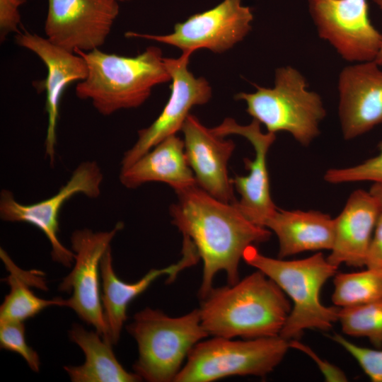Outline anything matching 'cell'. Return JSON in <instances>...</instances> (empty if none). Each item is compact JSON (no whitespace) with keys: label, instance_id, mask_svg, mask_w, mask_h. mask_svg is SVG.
Segmentation results:
<instances>
[{"label":"cell","instance_id":"obj_1","mask_svg":"<svg viewBox=\"0 0 382 382\" xmlns=\"http://www.w3.org/2000/svg\"><path fill=\"white\" fill-rule=\"evenodd\" d=\"M176 194L178 202L170 207L172 223L191 239L203 262L198 291L202 300L214 288L219 272H226L228 284L238 282L239 262L245 249L268 241L272 233L250 221L237 201L224 202L197 185Z\"/></svg>","mask_w":382,"mask_h":382},{"label":"cell","instance_id":"obj_2","mask_svg":"<svg viewBox=\"0 0 382 382\" xmlns=\"http://www.w3.org/2000/svg\"><path fill=\"white\" fill-rule=\"evenodd\" d=\"M199 309L209 335L254 339L279 335L291 306L282 289L257 270L234 284L213 288Z\"/></svg>","mask_w":382,"mask_h":382},{"label":"cell","instance_id":"obj_3","mask_svg":"<svg viewBox=\"0 0 382 382\" xmlns=\"http://www.w3.org/2000/svg\"><path fill=\"white\" fill-rule=\"evenodd\" d=\"M86 62L88 74L75 88L76 96L91 101L103 115L141 105L157 85L171 81L162 50L148 47L135 57L110 54L96 49L76 50Z\"/></svg>","mask_w":382,"mask_h":382},{"label":"cell","instance_id":"obj_4","mask_svg":"<svg viewBox=\"0 0 382 382\" xmlns=\"http://www.w3.org/2000/svg\"><path fill=\"white\" fill-rule=\"evenodd\" d=\"M243 259L273 280L293 302L279 336L286 340L299 339L307 329L328 330L338 320L340 307L326 306L320 299L325 283L337 272L321 253L294 260L275 259L260 253L253 245Z\"/></svg>","mask_w":382,"mask_h":382},{"label":"cell","instance_id":"obj_5","mask_svg":"<svg viewBox=\"0 0 382 382\" xmlns=\"http://www.w3.org/2000/svg\"><path fill=\"white\" fill-rule=\"evenodd\" d=\"M127 330L138 347L134 372L149 382L174 381L192 347L209 336L199 308L170 317L146 307L135 313Z\"/></svg>","mask_w":382,"mask_h":382},{"label":"cell","instance_id":"obj_6","mask_svg":"<svg viewBox=\"0 0 382 382\" xmlns=\"http://www.w3.org/2000/svg\"><path fill=\"white\" fill-rule=\"evenodd\" d=\"M254 85L255 92L238 93L235 99L244 100L247 112L267 132H289L303 146L319 135L326 110L320 95L308 89L307 81L298 69L289 65L277 68L272 88Z\"/></svg>","mask_w":382,"mask_h":382},{"label":"cell","instance_id":"obj_7","mask_svg":"<svg viewBox=\"0 0 382 382\" xmlns=\"http://www.w3.org/2000/svg\"><path fill=\"white\" fill-rule=\"evenodd\" d=\"M290 349L281 336L236 340L213 337L197 343L174 382H211L231 376H265Z\"/></svg>","mask_w":382,"mask_h":382},{"label":"cell","instance_id":"obj_8","mask_svg":"<svg viewBox=\"0 0 382 382\" xmlns=\"http://www.w3.org/2000/svg\"><path fill=\"white\" fill-rule=\"evenodd\" d=\"M103 180L102 170L96 161L81 163L68 181L56 194L42 201L24 204L18 202L12 192L2 190L0 194V217L9 222H25L40 229L51 245L52 260L64 267L74 262V254L58 238L59 215L64 203L77 194L90 198L99 197Z\"/></svg>","mask_w":382,"mask_h":382},{"label":"cell","instance_id":"obj_9","mask_svg":"<svg viewBox=\"0 0 382 382\" xmlns=\"http://www.w3.org/2000/svg\"><path fill=\"white\" fill-rule=\"evenodd\" d=\"M124 224L120 221L110 231H93L83 228L71 236L74 254V267L59 286L61 291L71 294L67 306L107 341L108 332L105 321L100 291V261Z\"/></svg>","mask_w":382,"mask_h":382},{"label":"cell","instance_id":"obj_10","mask_svg":"<svg viewBox=\"0 0 382 382\" xmlns=\"http://www.w3.org/2000/svg\"><path fill=\"white\" fill-rule=\"evenodd\" d=\"M253 15L241 0H224L216 6L190 16L175 25L168 35H158L128 31L127 37L154 40L180 49L192 54L199 49L223 53L242 41L251 30Z\"/></svg>","mask_w":382,"mask_h":382},{"label":"cell","instance_id":"obj_11","mask_svg":"<svg viewBox=\"0 0 382 382\" xmlns=\"http://www.w3.org/2000/svg\"><path fill=\"white\" fill-rule=\"evenodd\" d=\"M310 15L318 36L345 61H374L382 34L369 18L367 0H308Z\"/></svg>","mask_w":382,"mask_h":382},{"label":"cell","instance_id":"obj_12","mask_svg":"<svg viewBox=\"0 0 382 382\" xmlns=\"http://www.w3.org/2000/svg\"><path fill=\"white\" fill-rule=\"evenodd\" d=\"M190 55L182 53L177 59L164 58L171 76L170 98L156 120L139 130L137 141L123 155L121 170L129 168L158 143L181 130L191 108L205 104L211 98L212 88L208 81L204 77L196 78L188 70Z\"/></svg>","mask_w":382,"mask_h":382},{"label":"cell","instance_id":"obj_13","mask_svg":"<svg viewBox=\"0 0 382 382\" xmlns=\"http://www.w3.org/2000/svg\"><path fill=\"white\" fill-rule=\"evenodd\" d=\"M118 14L117 0H48L46 38L71 52H90L105 42Z\"/></svg>","mask_w":382,"mask_h":382},{"label":"cell","instance_id":"obj_14","mask_svg":"<svg viewBox=\"0 0 382 382\" xmlns=\"http://www.w3.org/2000/svg\"><path fill=\"white\" fill-rule=\"evenodd\" d=\"M211 130L222 137L229 134L243 136L252 144L254 159H243L248 175H236L231 182L241 196L237 205L241 212L254 224L265 227L267 220L277 209L271 197L267 167V155L276 139V134L263 133L260 123L255 119L249 125H241L230 117Z\"/></svg>","mask_w":382,"mask_h":382},{"label":"cell","instance_id":"obj_15","mask_svg":"<svg viewBox=\"0 0 382 382\" xmlns=\"http://www.w3.org/2000/svg\"><path fill=\"white\" fill-rule=\"evenodd\" d=\"M375 62L344 67L338 76V116L345 140L382 124V69Z\"/></svg>","mask_w":382,"mask_h":382},{"label":"cell","instance_id":"obj_16","mask_svg":"<svg viewBox=\"0 0 382 382\" xmlns=\"http://www.w3.org/2000/svg\"><path fill=\"white\" fill-rule=\"evenodd\" d=\"M17 45L35 54L45 64V79L36 83V88L46 91L45 108L48 125L45 139V152L50 163L54 162L56 130L62 93L66 86L81 81L88 74V66L80 55L67 51L51 42L46 37L28 31L15 36Z\"/></svg>","mask_w":382,"mask_h":382},{"label":"cell","instance_id":"obj_17","mask_svg":"<svg viewBox=\"0 0 382 382\" xmlns=\"http://www.w3.org/2000/svg\"><path fill=\"white\" fill-rule=\"evenodd\" d=\"M199 258L193 242L189 237L183 236L182 257L177 262L166 267L152 269L137 282L128 283L120 279L115 274L111 248L109 247L100 261V278L101 301L110 342L116 345L120 340L127 320V310L132 300L161 276H168L166 282H173L181 271L197 264Z\"/></svg>","mask_w":382,"mask_h":382},{"label":"cell","instance_id":"obj_18","mask_svg":"<svg viewBox=\"0 0 382 382\" xmlns=\"http://www.w3.org/2000/svg\"><path fill=\"white\" fill-rule=\"evenodd\" d=\"M181 130L186 158L197 185L224 202H236L227 170L234 142L214 134L190 114Z\"/></svg>","mask_w":382,"mask_h":382},{"label":"cell","instance_id":"obj_19","mask_svg":"<svg viewBox=\"0 0 382 382\" xmlns=\"http://www.w3.org/2000/svg\"><path fill=\"white\" fill-rule=\"evenodd\" d=\"M382 212L369 191L354 190L340 214L334 219V238L327 257L333 265L365 266L378 217Z\"/></svg>","mask_w":382,"mask_h":382},{"label":"cell","instance_id":"obj_20","mask_svg":"<svg viewBox=\"0 0 382 382\" xmlns=\"http://www.w3.org/2000/svg\"><path fill=\"white\" fill-rule=\"evenodd\" d=\"M120 180L127 188L161 182L176 193L197 185L186 158L184 141L175 134L163 139L129 168L121 170Z\"/></svg>","mask_w":382,"mask_h":382},{"label":"cell","instance_id":"obj_21","mask_svg":"<svg viewBox=\"0 0 382 382\" xmlns=\"http://www.w3.org/2000/svg\"><path fill=\"white\" fill-rule=\"evenodd\" d=\"M265 227L279 241V258L304 251L330 250L334 238V219L318 211L277 209Z\"/></svg>","mask_w":382,"mask_h":382},{"label":"cell","instance_id":"obj_22","mask_svg":"<svg viewBox=\"0 0 382 382\" xmlns=\"http://www.w3.org/2000/svg\"><path fill=\"white\" fill-rule=\"evenodd\" d=\"M70 340L85 355L80 366H65L73 382H136L141 379L134 372L127 371L116 358L112 345L96 330L88 331L79 324L69 330Z\"/></svg>","mask_w":382,"mask_h":382},{"label":"cell","instance_id":"obj_23","mask_svg":"<svg viewBox=\"0 0 382 382\" xmlns=\"http://www.w3.org/2000/svg\"><path fill=\"white\" fill-rule=\"evenodd\" d=\"M0 257L10 272L6 279L10 290L0 307V321H19L33 318L47 307L67 306V300L62 298L45 299L37 296L30 289L35 284L33 276L18 268L2 248Z\"/></svg>","mask_w":382,"mask_h":382},{"label":"cell","instance_id":"obj_24","mask_svg":"<svg viewBox=\"0 0 382 382\" xmlns=\"http://www.w3.org/2000/svg\"><path fill=\"white\" fill-rule=\"evenodd\" d=\"M332 301L342 308L359 306L382 300V270L344 273L337 272L333 279Z\"/></svg>","mask_w":382,"mask_h":382},{"label":"cell","instance_id":"obj_25","mask_svg":"<svg viewBox=\"0 0 382 382\" xmlns=\"http://www.w3.org/2000/svg\"><path fill=\"white\" fill-rule=\"evenodd\" d=\"M337 321L346 335L366 337L376 348L382 347V300L340 308Z\"/></svg>","mask_w":382,"mask_h":382},{"label":"cell","instance_id":"obj_26","mask_svg":"<svg viewBox=\"0 0 382 382\" xmlns=\"http://www.w3.org/2000/svg\"><path fill=\"white\" fill-rule=\"evenodd\" d=\"M379 153L374 157L354 166L328 169L324 180L331 184L371 181L382 183V142L378 145Z\"/></svg>","mask_w":382,"mask_h":382},{"label":"cell","instance_id":"obj_27","mask_svg":"<svg viewBox=\"0 0 382 382\" xmlns=\"http://www.w3.org/2000/svg\"><path fill=\"white\" fill-rule=\"evenodd\" d=\"M0 346L5 350L18 354L31 370L39 371L40 357L27 343L23 322L0 321Z\"/></svg>","mask_w":382,"mask_h":382},{"label":"cell","instance_id":"obj_28","mask_svg":"<svg viewBox=\"0 0 382 382\" xmlns=\"http://www.w3.org/2000/svg\"><path fill=\"white\" fill-rule=\"evenodd\" d=\"M358 362L364 372L374 382H382V349L359 346L342 335L335 333L332 337Z\"/></svg>","mask_w":382,"mask_h":382},{"label":"cell","instance_id":"obj_29","mask_svg":"<svg viewBox=\"0 0 382 382\" xmlns=\"http://www.w3.org/2000/svg\"><path fill=\"white\" fill-rule=\"evenodd\" d=\"M27 0H0V39L4 42L11 33H18L21 24L19 6Z\"/></svg>","mask_w":382,"mask_h":382},{"label":"cell","instance_id":"obj_30","mask_svg":"<svg viewBox=\"0 0 382 382\" xmlns=\"http://www.w3.org/2000/svg\"><path fill=\"white\" fill-rule=\"evenodd\" d=\"M290 348L298 349L308 355L318 366L327 381H347L345 372L337 366L321 359L310 347L301 342L299 339L289 341Z\"/></svg>","mask_w":382,"mask_h":382},{"label":"cell","instance_id":"obj_31","mask_svg":"<svg viewBox=\"0 0 382 382\" xmlns=\"http://www.w3.org/2000/svg\"><path fill=\"white\" fill-rule=\"evenodd\" d=\"M365 266L382 270V212L375 227Z\"/></svg>","mask_w":382,"mask_h":382},{"label":"cell","instance_id":"obj_32","mask_svg":"<svg viewBox=\"0 0 382 382\" xmlns=\"http://www.w3.org/2000/svg\"><path fill=\"white\" fill-rule=\"evenodd\" d=\"M382 209V183H374L369 190Z\"/></svg>","mask_w":382,"mask_h":382},{"label":"cell","instance_id":"obj_33","mask_svg":"<svg viewBox=\"0 0 382 382\" xmlns=\"http://www.w3.org/2000/svg\"><path fill=\"white\" fill-rule=\"evenodd\" d=\"M382 10V0H372ZM380 66H382V44L380 50L374 60Z\"/></svg>","mask_w":382,"mask_h":382},{"label":"cell","instance_id":"obj_34","mask_svg":"<svg viewBox=\"0 0 382 382\" xmlns=\"http://www.w3.org/2000/svg\"><path fill=\"white\" fill-rule=\"evenodd\" d=\"M117 1H129V0H117Z\"/></svg>","mask_w":382,"mask_h":382}]
</instances>
